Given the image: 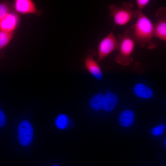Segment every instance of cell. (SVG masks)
<instances>
[{
  "label": "cell",
  "instance_id": "19",
  "mask_svg": "<svg viewBox=\"0 0 166 166\" xmlns=\"http://www.w3.org/2000/svg\"><path fill=\"white\" fill-rule=\"evenodd\" d=\"M6 121L5 116L4 113L0 110V128L3 127Z\"/></svg>",
  "mask_w": 166,
  "mask_h": 166
},
{
  "label": "cell",
  "instance_id": "18",
  "mask_svg": "<svg viewBox=\"0 0 166 166\" xmlns=\"http://www.w3.org/2000/svg\"><path fill=\"white\" fill-rule=\"evenodd\" d=\"M66 122V119L64 115L60 116L57 119V126L60 128H62L65 126Z\"/></svg>",
  "mask_w": 166,
  "mask_h": 166
},
{
  "label": "cell",
  "instance_id": "17",
  "mask_svg": "<svg viewBox=\"0 0 166 166\" xmlns=\"http://www.w3.org/2000/svg\"><path fill=\"white\" fill-rule=\"evenodd\" d=\"M150 2V0H136V2L139 10L142 11Z\"/></svg>",
  "mask_w": 166,
  "mask_h": 166
},
{
  "label": "cell",
  "instance_id": "9",
  "mask_svg": "<svg viewBox=\"0 0 166 166\" xmlns=\"http://www.w3.org/2000/svg\"><path fill=\"white\" fill-rule=\"evenodd\" d=\"M96 54V53L94 50H90L89 53L85 59L84 63L88 71L97 79L101 80L102 77L101 70L98 63L93 57V56Z\"/></svg>",
  "mask_w": 166,
  "mask_h": 166
},
{
  "label": "cell",
  "instance_id": "6",
  "mask_svg": "<svg viewBox=\"0 0 166 166\" xmlns=\"http://www.w3.org/2000/svg\"><path fill=\"white\" fill-rule=\"evenodd\" d=\"M20 14L14 10L7 14L0 21V30L6 32L15 31L20 22Z\"/></svg>",
  "mask_w": 166,
  "mask_h": 166
},
{
  "label": "cell",
  "instance_id": "2",
  "mask_svg": "<svg viewBox=\"0 0 166 166\" xmlns=\"http://www.w3.org/2000/svg\"><path fill=\"white\" fill-rule=\"evenodd\" d=\"M117 39L119 53L116 57V61L122 65H128L133 61L131 54L135 43L130 35L129 29H126L123 34L119 35Z\"/></svg>",
  "mask_w": 166,
  "mask_h": 166
},
{
  "label": "cell",
  "instance_id": "14",
  "mask_svg": "<svg viewBox=\"0 0 166 166\" xmlns=\"http://www.w3.org/2000/svg\"><path fill=\"white\" fill-rule=\"evenodd\" d=\"M13 3L6 0L0 1V21L10 12L14 10Z\"/></svg>",
  "mask_w": 166,
  "mask_h": 166
},
{
  "label": "cell",
  "instance_id": "11",
  "mask_svg": "<svg viewBox=\"0 0 166 166\" xmlns=\"http://www.w3.org/2000/svg\"><path fill=\"white\" fill-rule=\"evenodd\" d=\"M134 91L138 97L145 99L151 98L153 94L151 89L142 84L136 85L134 88Z\"/></svg>",
  "mask_w": 166,
  "mask_h": 166
},
{
  "label": "cell",
  "instance_id": "4",
  "mask_svg": "<svg viewBox=\"0 0 166 166\" xmlns=\"http://www.w3.org/2000/svg\"><path fill=\"white\" fill-rule=\"evenodd\" d=\"M118 42L115 37L113 29L100 42L98 47V62H100L114 51L118 49Z\"/></svg>",
  "mask_w": 166,
  "mask_h": 166
},
{
  "label": "cell",
  "instance_id": "15",
  "mask_svg": "<svg viewBox=\"0 0 166 166\" xmlns=\"http://www.w3.org/2000/svg\"><path fill=\"white\" fill-rule=\"evenodd\" d=\"M103 95L98 93L93 96L90 100V104L91 107L96 110H99L103 107Z\"/></svg>",
  "mask_w": 166,
  "mask_h": 166
},
{
  "label": "cell",
  "instance_id": "3",
  "mask_svg": "<svg viewBox=\"0 0 166 166\" xmlns=\"http://www.w3.org/2000/svg\"><path fill=\"white\" fill-rule=\"evenodd\" d=\"M109 9L110 16L113 18L115 25L119 26H124L132 18H136L140 11L133 9V4L130 2H124L121 6L111 4Z\"/></svg>",
  "mask_w": 166,
  "mask_h": 166
},
{
  "label": "cell",
  "instance_id": "13",
  "mask_svg": "<svg viewBox=\"0 0 166 166\" xmlns=\"http://www.w3.org/2000/svg\"><path fill=\"white\" fill-rule=\"evenodd\" d=\"M15 34V31L6 32L0 30V53L10 42Z\"/></svg>",
  "mask_w": 166,
  "mask_h": 166
},
{
  "label": "cell",
  "instance_id": "7",
  "mask_svg": "<svg viewBox=\"0 0 166 166\" xmlns=\"http://www.w3.org/2000/svg\"><path fill=\"white\" fill-rule=\"evenodd\" d=\"M14 10L18 14L40 15L42 11L37 8L32 0H15L13 3Z\"/></svg>",
  "mask_w": 166,
  "mask_h": 166
},
{
  "label": "cell",
  "instance_id": "1",
  "mask_svg": "<svg viewBox=\"0 0 166 166\" xmlns=\"http://www.w3.org/2000/svg\"><path fill=\"white\" fill-rule=\"evenodd\" d=\"M129 30L131 37L140 47L146 46L151 49L157 47L152 41L154 37V24L142 11H139L136 22Z\"/></svg>",
  "mask_w": 166,
  "mask_h": 166
},
{
  "label": "cell",
  "instance_id": "20",
  "mask_svg": "<svg viewBox=\"0 0 166 166\" xmlns=\"http://www.w3.org/2000/svg\"><path fill=\"white\" fill-rule=\"evenodd\" d=\"M166 139H165V142H164V144H165V146H166Z\"/></svg>",
  "mask_w": 166,
  "mask_h": 166
},
{
  "label": "cell",
  "instance_id": "12",
  "mask_svg": "<svg viewBox=\"0 0 166 166\" xmlns=\"http://www.w3.org/2000/svg\"><path fill=\"white\" fill-rule=\"evenodd\" d=\"M134 118V114L131 110H126L121 114L119 117L120 124L124 127L130 126L133 123Z\"/></svg>",
  "mask_w": 166,
  "mask_h": 166
},
{
  "label": "cell",
  "instance_id": "10",
  "mask_svg": "<svg viewBox=\"0 0 166 166\" xmlns=\"http://www.w3.org/2000/svg\"><path fill=\"white\" fill-rule=\"evenodd\" d=\"M118 101L117 95L114 93H108L103 97V107L107 112L112 111L116 106Z\"/></svg>",
  "mask_w": 166,
  "mask_h": 166
},
{
  "label": "cell",
  "instance_id": "5",
  "mask_svg": "<svg viewBox=\"0 0 166 166\" xmlns=\"http://www.w3.org/2000/svg\"><path fill=\"white\" fill-rule=\"evenodd\" d=\"M156 21L154 25V37L166 41V8L161 7L155 14Z\"/></svg>",
  "mask_w": 166,
  "mask_h": 166
},
{
  "label": "cell",
  "instance_id": "8",
  "mask_svg": "<svg viewBox=\"0 0 166 166\" xmlns=\"http://www.w3.org/2000/svg\"><path fill=\"white\" fill-rule=\"evenodd\" d=\"M18 132L19 140L22 145L26 146L31 142L33 138V129L29 121H24L21 122L18 126Z\"/></svg>",
  "mask_w": 166,
  "mask_h": 166
},
{
  "label": "cell",
  "instance_id": "16",
  "mask_svg": "<svg viewBox=\"0 0 166 166\" xmlns=\"http://www.w3.org/2000/svg\"><path fill=\"white\" fill-rule=\"evenodd\" d=\"M165 126L164 124H161L152 129V134L154 136H157L162 134L165 130Z\"/></svg>",
  "mask_w": 166,
  "mask_h": 166
},
{
  "label": "cell",
  "instance_id": "21",
  "mask_svg": "<svg viewBox=\"0 0 166 166\" xmlns=\"http://www.w3.org/2000/svg\"><path fill=\"white\" fill-rule=\"evenodd\" d=\"M54 166H57V165H55Z\"/></svg>",
  "mask_w": 166,
  "mask_h": 166
}]
</instances>
